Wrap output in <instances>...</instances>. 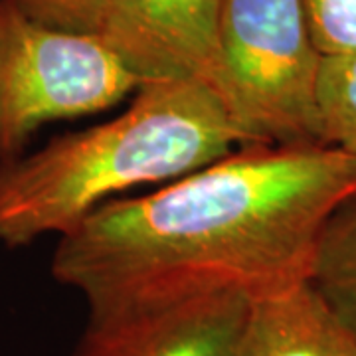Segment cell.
Wrapping results in <instances>:
<instances>
[{
	"label": "cell",
	"instance_id": "1",
	"mask_svg": "<svg viewBox=\"0 0 356 356\" xmlns=\"http://www.w3.org/2000/svg\"><path fill=\"white\" fill-rule=\"evenodd\" d=\"M356 192L334 147L243 145L139 198H115L60 236L51 275L88 307L240 291L311 277L321 234Z\"/></svg>",
	"mask_w": 356,
	"mask_h": 356
},
{
	"label": "cell",
	"instance_id": "2",
	"mask_svg": "<svg viewBox=\"0 0 356 356\" xmlns=\"http://www.w3.org/2000/svg\"><path fill=\"white\" fill-rule=\"evenodd\" d=\"M243 145L248 137L208 86L145 81L119 117L0 163V243L62 236L121 192L170 182Z\"/></svg>",
	"mask_w": 356,
	"mask_h": 356
},
{
	"label": "cell",
	"instance_id": "3",
	"mask_svg": "<svg viewBox=\"0 0 356 356\" xmlns=\"http://www.w3.org/2000/svg\"><path fill=\"white\" fill-rule=\"evenodd\" d=\"M220 54L224 105L250 145H325L303 0H222Z\"/></svg>",
	"mask_w": 356,
	"mask_h": 356
},
{
	"label": "cell",
	"instance_id": "4",
	"mask_svg": "<svg viewBox=\"0 0 356 356\" xmlns=\"http://www.w3.org/2000/svg\"><path fill=\"white\" fill-rule=\"evenodd\" d=\"M145 81L97 34L44 24L0 0V163L40 129L107 111Z\"/></svg>",
	"mask_w": 356,
	"mask_h": 356
},
{
	"label": "cell",
	"instance_id": "5",
	"mask_svg": "<svg viewBox=\"0 0 356 356\" xmlns=\"http://www.w3.org/2000/svg\"><path fill=\"white\" fill-rule=\"evenodd\" d=\"M252 301L214 291L89 307L74 356H236Z\"/></svg>",
	"mask_w": 356,
	"mask_h": 356
},
{
	"label": "cell",
	"instance_id": "6",
	"mask_svg": "<svg viewBox=\"0 0 356 356\" xmlns=\"http://www.w3.org/2000/svg\"><path fill=\"white\" fill-rule=\"evenodd\" d=\"M222 0H107L99 38L143 81L191 79L224 102Z\"/></svg>",
	"mask_w": 356,
	"mask_h": 356
},
{
	"label": "cell",
	"instance_id": "7",
	"mask_svg": "<svg viewBox=\"0 0 356 356\" xmlns=\"http://www.w3.org/2000/svg\"><path fill=\"white\" fill-rule=\"evenodd\" d=\"M236 356H356V337L307 280L252 301Z\"/></svg>",
	"mask_w": 356,
	"mask_h": 356
},
{
	"label": "cell",
	"instance_id": "8",
	"mask_svg": "<svg viewBox=\"0 0 356 356\" xmlns=\"http://www.w3.org/2000/svg\"><path fill=\"white\" fill-rule=\"evenodd\" d=\"M309 281L356 337V192L329 218Z\"/></svg>",
	"mask_w": 356,
	"mask_h": 356
},
{
	"label": "cell",
	"instance_id": "9",
	"mask_svg": "<svg viewBox=\"0 0 356 356\" xmlns=\"http://www.w3.org/2000/svg\"><path fill=\"white\" fill-rule=\"evenodd\" d=\"M317 111L323 143L356 159V51L321 58Z\"/></svg>",
	"mask_w": 356,
	"mask_h": 356
},
{
	"label": "cell",
	"instance_id": "10",
	"mask_svg": "<svg viewBox=\"0 0 356 356\" xmlns=\"http://www.w3.org/2000/svg\"><path fill=\"white\" fill-rule=\"evenodd\" d=\"M303 6L321 58L355 54L356 0H303Z\"/></svg>",
	"mask_w": 356,
	"mask_h": 356
},
{
	"label": "cell",
	"instance_id": "11",
	"mask_svg": "<svg viewBox=\"0 0 356 356\" xmlns=\"http://www.w3.org/2000/svg\"><path fill=\"white\" fill-rule=\"evenodd\" d=\"M44 24L74 32L99 34L107 0H14Z\"/></svg>",
	"mask_w": 356,
	"mask_h": 356
}]
</instances>
